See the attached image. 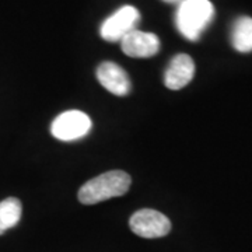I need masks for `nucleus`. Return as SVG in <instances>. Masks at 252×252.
<instances>
[{
  "label": "nucleus",
  "mask_w": 252,
  "mask_h": 252,
  "mask_svg": "<svg viewBox=\"0 0 252 252\" xmlns=\"http://www.w3.org/2000/svg\"><path fill=\"white\" fill-rule=\"evenodd\" d=\"M129 227L142 238H160L171 231V221L161 212L154 209H142L132 215Z\"/></svg>",
  "instance_id": "39448f33"
},
{
  "label": "nucleus",
  "mask_w": 252,
  "mask_h": 252,
  "mask_svg": "<svg viewBox=\"0 0 252 252\" xmlns=\"http://www.w3.org/2000/svg\"><path fill=\"white\" fill-rule=\"evenodd\" d=\"M215 17L210 0H184L175 13V26L189 41H198Z\"/></svg>",
  "instance_id": "f03ea898"
},
{
  "label": "nucleus",
  "mask_w": 252,
  "mask_h": 252,
  "mask_svg": "<svg viewBox=\"0 0 252 252\" xmlns=\"http://www.w3.org/2000/svg\"><path fill=\"white\" fill-rule=\"evenodd\" d=\"M195 76V62L187 54H178L172 58L165 72L164 84L170 90H181L188 86Z\"/></svg>",
  "instance_id": "6e6552de"
},
{
  "label": "nucleus",
  "mask_w": 252,
  "mask_h": 252,
  "mask_svg": "<svg viewBox=\"0 0 252 252\" xmlns=\"http://www.w3.org/2000/svg\"><path fill=\"white\" fill-rule=\"evenodd\" d=\"M97 79L99 84L108 90L111 94H115L118 97H124L130 93L132 83L127 76V73L115 62H102L97 67Z\"/></svg>",
  "instance_id": "0eeeda50"
},
{
  "label": "nucleus",
  "mask_w": 252,
  "mask_h": 252,
  "mask_svg": "<svg viewBox=\"0 0 252 252\" xmlns=\"http://www.w3.org/2000/svg\"><path fill=\"white\" fill-rule=\"evenodd\" d=\"M132 178L122 170H112L87 181L79 189V200L83 205H97L111 198L124 196L130 188Z\"/></svg>",
  "instance_id": "f257e3e1"
},
{
  "label": "nucleus",
  "mask_w": 252,
  "mask_h": 252,
  "mask_svg": "<svg viewBox=\"0 0 252 252\" xmlns=\"http://www.w3.org/2000/svg\"><path fill=\"white\" fill-rule=\"evenodd\" d=\"M231 44L235 51L248 54L252 51V17H238L231 28Z\"/></svg>",
  "instance_id": "1a4fd4ad"
},
{
  "label": "nucleus",
  "mask_w": 252,
  "mask_h": 252,
  "mask_svg": "<svg viewBox=\"0 0 252 252\" xmlns=\"http://www.w3.org/2000/svg\"><path fill=\"white\" fill-rule=\"evenodd\" d=\"M91 127L93 122L87 114L77 109H70L55 118L51 125V133L58 140L73 142L89 135Z\"/></svg>",
  "instance_id": "7ed1b4c3"
},
{
  "label": "nucleus",
  "mask_w": 252,
  "mask_h": 252,
  "mask_svg": "<svg viewBox=\"0 0 252 252\" xmlns=\"http://www.w3.org/2000/svg\"><path fill=\"white\" fill-rule=\"evenodd\" d=\"M162 1H165V3H175V4H180V3H182L184 0H162Z\"/></svg>",
  "instance_id": "9b49d317"
},
{
  "label": "nucleus",
  "mask_w": 252,
  "mask_h": 252,
  "mask_svg": "<svg viewBox=\"0 0 252 252\" xmlns=\"http://www.w3.org/2000/svg\"><path fill=\"white\" fill-rule=\"evenodd\" d=\"M23 215V205L17 198H7L0 202V235L16 227Z\"/></svg>",
  "instance_id": "9d476101"
},
{
  "label": "nucleus",
  "mask_w": 252,
  "mask_h": 252,
  "mask_svg": "<svg viewBox=\"0 0 252 252\" xmlns=\"http://www.w3.org/2000/svg\"><path fill=\"white\" fill-rule=\"evenodd\" d=\"M121 48L122 52L130 58H152L158 54L161 42L153 32H144L136 28L122 38Z\"/></svg>",
  "instance_id": "423d86ee"
},
{
  "label": "nucleus",
  "mask_w": 252,
  "mask_h": 252,
  "mask_svg": "<svg viewBox=\"0 0 252 252\" xmlns=\"http://www.w3.org/2000/svg\"><path fill=\"white\" fill-rule=\"evenodd\" d=\"M140 21V13L133 6H122L108 18H105L99 27L101 38L108 42H121L122 38L136 30Z\"/></svg>",
  "instance_id": "20e7f679"
}]
</instances>
